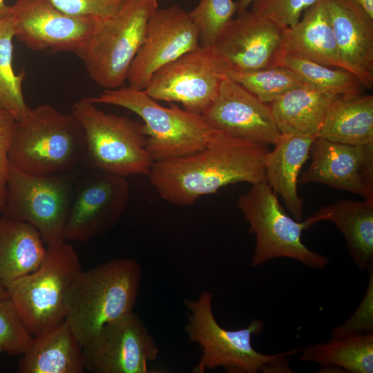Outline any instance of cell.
<instances>
[{"mask_svg": "<svg viewBox=\"0 0 373 373\" xmlns=\"http://www.w3.org/2000/svg\"><path fill=\"white\" fill-rule=\"evenodd\" d=\"M226 77L242 85L267 104H271L289 90L306 84L294 71L284 66L251 71L228 70Z\"/></svg>", "mask_w": 373, "mask_h": 373, "instance_id": "cell-30", "label": "cell"}, {"mask_svg": "<svg viewBox=\"0 0 373 373\" xmlns=\"http://www.w3.org/2000/svg\"><path fill=\"white\" fill-rule=\"evenodd\" d=\"M71 113L81 125L86 141L82 169L124 178L149 176L154 161L146 149L142 124L100 110L90 97L75 102Z\"/></svg>", "mask_w": 373, "mask_h": 373, "instance_id": "cell-6", "label": "cell"}, {"mask_svg": "<svg viewBox=\"0 0 373 373\" xmlns=\"http://www.w3.org/2000/svg\"><path fill=\"white\" fill-rule=\"evenodd\" d=\"M367 16L373 20V0H352Z\"/></svg>", "mask_w": 373, "mask_h": 373, "instance_id": "cell-37", "label": "cell"}, {"mask_svg": "<svg viewBox=\"0 0 373 373\" xmlns=\"http://www.w3.org/2000/svg\"><path fill=\"white\" fill-rule=\"evenodd\" d=\"M369 283L364 296L354 314L343 324L335 327L332 336L373 331V265L367 269Z\"/></svg>", "mask_w": 373, "mask_h": 373, "instance_id": "cell-34", "label": "cell"}, {"mask_svg": "<svg viewBox=\"0 0 373 373\" xmlns=\"http://www.w3.org/2000/svg\"><path fill=\"white\" fill-rule=\"evenodd\" d=\"M86 151L84 132L73 114L44 104L17 121L8 160L23 172L51 175L82 168Z\"/></svg>", "mask_w": 373, "mask_h": 373, "instance_id": "cell-3", "label": "cell"}, {"mask_svg": "<svg viewBox=\"0 0 373 373\" xmlns=\"http://www.w3.org/2000/svg\"><path fill=\"white\" fill-rule=\"evenodd\" d=\"M82 270L77 253L70 245L64 242L47 247L45 258L37 270L5 286L33 337L66 321V294Z\"/></svg>", "mask_w": 373, "mask_h": 373, "instance_id": "cell-7", "label": "cell"}, {"mask_svg": "<svg viewBox=\"0 0 373 373\" xmlns=\"http://www.w3.org/2000/svg\"><path fill=\"white\" fill-rule=\"evenodd\" d=\"M312 162L298 184L317 182L373 199V144L354 145L316 137Z\"/></svg>", "mask_w": 373, "mask_h": 373, "instance_id": "cell-18", "label": "cell"}, {"mask_svg": "<svg viewBox=\"0 0 373 373\" xmlns=\"http://www.w3.org/2000/svg\"><path fill=\"white\" fill-rule=\"evenodd\" d=\"M157 8L141 0H126L113 16L99 23L79 55L95 83L105 89L124 86L148 20Z\"/></svg>", "mask_w": 373, "mask_h": 373, "instance_id": "cell-9", "label": "cell"}, {"mask_svg": "<svg viewBox=\"0 0 373 373\" xmlns=\"http://www.w3.org/2000/svg\"><path fill=\"white\" fill-rule=\"evenodd\" d=\"M129 194L126 178L82 169L74 187L65 239L84 242L108 233L125 211Z\"/></svg>", "mask_w": 373, "mask_h": 373, "instance_id": "cell-12", "label": "cell"}, {"mask_svg": "<svg viewBox=\"0 0 373 373\" xmlns=\"http://www.w3.org/2000/svg\"><path fill=\"white\" fill-rule=\"evenodd\" d=\"M10 12V6L6 3L4 0H0V19L8 16Z\"/></svg>", "mask_w": 373, "mask_h": 373, "instance_id": "cell-39", "label": "cell"}, {"mask_svg": "<svg viewBox=\"0 0 373 373\" xmlns=\"http://www.w3.org/2000/svg\"><path fill=\"white\" fill-rule=\"evenodd\" d=\"M340 96L306 84L269 105L281 134L316 138L330 106Z\"/></svg>", "mask_w": 373, "mask_h": 373, "instance_id": "cell-22", "label": "cell"}, {"mask_svg": "<svg viewBox=\"0 0 373 373\" xmlns=\"http://www.w3.org/2000/svg\"><path fill=\"white\" fill-rule=\"evenodd\" d=\"M15 37L10 15L0 19V107L17 121L23 119L31 108L22 93L25 70L15 74L12 67V39Z\"/></svg>", "mask_w": 373, "mask_h": 373, "instance_id": "cell-28", "label": "cell"}, {"mask_svg": "<svg viewBox=\"0 0 373 373\" xmlns=\"http://www.w3.org/2000/svg\"><path fill=\"white\" fill-rule=\"evenodd\" d=\"M199 46L198 29L188 13L176 5L157 8L130 66L128 86L144 90L157 70Z\"/></svg>", "mask_w": 373, "mask_h": 373, "instance_id": "cell-15", "label": "cell"}, {"mask_svg": "<svg viewBox=\"0 0 373 373\" xmlns=\"http://www.w3.org/2000/svg\"><path fill=\"white\" fill-rule=\"evenodd\" d=\"M213 294L203 291L197 299H186L187 321L184 329L189 340L198 345L201 354L193 372L204 373L222 367L227 373L265 372L275 360L300 353L301 350L264 354L256 351L251 337L260 334L264 323L254 318L242 329H224L217 321L212 309Z\"/></svg>", "mask_w": 373, "mask_h": 373, "instance_id": "cell-4", "label": "cell"}, {"mask_svg": "<svg viewBox=\"0 0 373 373\" xmlns=\"http://www.w3.org/2000/svg\"><path fill=\"white\" fill-rule=\"evenodd\" d=\"M91 373H150L159 349L139 316L131 312L103 325L82 346Z\"/></svg>", "mask_w": 373, "mask_h": 373, "instance_id": "cell-14", "label": "cell"}, {"mask_svg": "<svg viewBox=\"0 0 373 373\" xmlns=\"http://www.w3.org/2000/svg\"><path fill=\"white\" fill-rule=\"evenodd\" d=\"M236 12L237 3L233 0H201L188 13L198 29L200 45L213 46Z\"/></svg>", "mask_w": 373, "mask_h": 373, "instance_id": "cell-31", "label": "cell"}, {"mask_svg": "<svg viewBox=\"0 0 373 373\" xmlns=\"http://www.w3.org/2000/svg\"><path fill=\"white\" fill-rule=\"evenodd\" d=\"M9 15L15 37L28 48L78 56L101 21L64 12L48 0H17Z\"/></svg>", "mask_w": 373, "mask_h": 373, "instance_id": "cell-13", "label": "cell"}, {"mask_svg": "<svg viewBox=\"0 0 373 373\" xmlns=\"http://www.w3.org/2000/svg\"><path fill=\"white\" fill-rule=\"evenodd\" d=\"M254 0H238L237 3V12L241 14L247 10L249 6L254 2Z\"/></svg>", "mask_w": 373, "mask_h": 373, "instance_id": "cell-38", "label": "cell"}, {"mask_svg": "<svg viewBox=\"0 0 373 373\" xmlns=\"http://www.w3.org/2000/svg\"><path fill=\"white\" fill-rule=\"evenodd\" d=\"M283 30L263 16L246 10L227 23L213 48L231 70L280 66L285 56Z\"/></svg>", "mask_w": 373, "mask_h": 373, "instance_id": "cell-16", "label": "cell"}, {"mask_svg": "<svg viewBox=\"0 0 373 373\" xmlns=\"http://www.w3.org/2000/svg\"><path fill=\"white\" fill-rule=\"evenodd\" d=\"M16 124L17 119L15 117L0 107V215L2 213L5 205L6 189L10 166L8 152Z\"/></svg>", "mask_w": 373, "mask_h": 373, "instance_id": "cell-36", "label": "cell"}, {"mask_svg": "<svg viewBox=\"0 0 373 373\" xmlns=\"http://www.w3.org/2000/svg\"><path fill=\"white\" fill-rule=\"evenodd\" d=\"M280 66L287 67L306 84L318 88L345 96L361 94L363 86L359 79L345 69L291 55H285Z\"/></svg>", "mask_w": 373, "mask_h": 373, "instance_id": "cell-29", "label": "cell"}, {"mask_svg": "<svg viewBox=\"0 0 373 373\" xmlns=\"http://www.w3.org/2000/svg\"><path fill=\"white\" fill-rule=\"evenodd\" d=\"M201 115L213 130L251 143L274 145L281 136L269 105L227 77Z\"/></svg>", "mask_w": 373, "mask_h": 373, "instance_id": "cell-17", "label": "cell"}, {"mask_svg": "<svg viewBox=\"0 0 373 373\" xmlns=\"http://www.w3.org/2000/svg\"><path fill=\"white\" fill-rule=\"evenodd\" d=\"M10 298L0 300V347L9 355H22L33 340Z\"/></svg>", "mask_w": 373, "mask_h": 373, "instance_id": "cell-32", "label": "cell"}, {"mask_svg": "<svg viewBox=\"0 0 373 373\" xmlns=\"http://www.w3.org/2000/svg\"><path fill=\"white\" fill-rule=\"evenodd\" d=\"M83 350L66 321L33 338L19 363L21 373H82Z\"/></svg>", "mask_w": 373, "mask_h": 373, "instance_id": "cell-24", "label": "cell"}, {"mask_svg": "<svg viewBox=\"0 0 373 373\" xmlns=\"http://www.w3.org/2000/svg\"><path fill=\"white\" fill-rule=\"evenodd\" d=\"M341 59L365 88L373 85V20L352 0H326Z\"/></svg>", "mask_w": 373, "mask_h": 373, "instance_id": "cell-19", "label": "cell"}, {"mask_svg": "<svg viewBox=\"0 0 373 373\" xmlns=\"http://www.w3.org/2000/svg\"><path fill=\"white\" fill-rule=\"evenodd\" d=\"M228 70L213 46L200 45L157 70L144 90L157 102L180 103L202 115L216 98Z\"/></svg>", "mask_w": 373, "mask_h": 373, "instance_id": "cell-11", "label": "cell"}, {"mask_svg": "<svg viewBox=\"0 0 373 373\" xmlns=\"http://www.w3.org/2000/svg\"><path fill=\"white\" fill-rule=\"evenodd\" d=\"M2 352H3V349L0 347V354H1Z\"/></svg>", "mask_w": 373, "mask_h": 373, "instance_id": "cell-42", "label": "cell"}, {"mask_svg": "<svg viewBox=\"0 0 373 373\" xmlns=\"http://www.w3.org/2000/svg\"><path fill=\"white\" fill-rule=\"evenodd\" d=\"M317 137L348 144H373V95L338 97Z\"/></svg>", "mask_w": 373, "mask_h": 373, "instance_id": "cell-27", "label": "cell"}, {"mask_svg": "<svg viewBox=\"0 0 373 373\" xmlns=\"http://www.w3.org/2000/svg\"><path fill=\"white\" fill-rule=\"evenodd\" d=\"M148 3L153 4L155 6H157V0H141Z\"/></svg>", "mask_w": 373, "mask_h": 373, "instance_id": "cell-41", "label": "cell"}, {"mask_svg": "<svg viewBox=\"0 0 373 373\" xmlns=\"http://www.w3.org/2000/svg\"><path fill=\"white\" fill-rule=\"evenodd\" d=\"M55 7L72 15L99 21L113 16L126 0H48Z\"/></svg>", "mask_w": 373, "mask_h": 373, "instance_id": "cell-35", "label": "cell"}, {"mask_svg": "<svg viewBox=\"0 0 373 373\" xmlns=\"http://www.w3.org/2000/svg\"><path fill=\"white\" fill-rule=\"evenodd\" d=\"M329 221L343 235L352 260L361 271L373 265V199L341 200L316 211L304 222L306 229Z\"/></svg>", "mask_w": 373, "mask_h": 373, "instance_id": "cell-21", "label": "cell"}, {"mask_svg": "<svg viewBox=\"0 0 373 373\" xmlns=\"http://www.w3.org/2000/svg\"><path fill=\"white\" fill-rule=\"evenodd\" d=\"M285 55L348 70L341 58L326 0H318L292 27L283 30Z\"/></svg>", "mask_w": 373, "mask_h": 373, "instance_id": "cell-20", "label": "cell"}, {"mask_svg": "<svg viewBox=\"0 0 373 373\" xmlns=\"http://www.w3.org/2000/svg\"><path fill=\"white\" fill-rule=\"evenodd\" d=\"M90 99L96 104L117 106L137 115L144 122L146 149L154 162L198 151L207 144L216 131L201 115L173 104L164 107L144 90L124 86L105 89L99 95Z\"/></svg>", "mask_w": 373, "mask_h": 373, "instance_id": "cell-5", "label": "cell"}, {"mask_svg": "<svg viewBox=\"0 0 373 373\" xmlns=\"http://www.w3.org/2000/svg\"><path fill=\"white\" fill-rule=\"evenodd\" d=\"M314 140L313 137L281 134L266 157V182L276 195L281 196L297 221H301L303 210L297 189L299 172L309 157Z\"/></svg>", "mask_w": 373, "mask_h": 373, "instance_id": "cell-23", "label": "cell"}, {"mask_svg": "<svg viewBox=\"0 0 373 373\" xmlns=\"http://www.w3.org/2000/svg\"><path fill=\"white\" fill-rule=\"evenodd\" d=\"M142 278L138 262L126 258L78 274L66 294V321L82 346L105 324L133 312Z\"/></svg>", "mask_w": 373, "mask_h": 373, "instance_id": "cell-2", "label": "cell"}, {"mask_svg": "<svg viewBox=\"0 0 373 373\" xmlns=\"http://www.w3.org/2000/svg\"><path fill=\"white\" fill-rule=\"evenodd\" d=\"M300 361L321 365V372H373V332L332 336L325 343L305 347Z\"/></svg>", "mask_w": 373, "mask_h": 373, "instance_id": "cell-26", "label": "cell"}, {"mask_svg": "<svg viewBox=\"0 0 373 373\" xmlns=\"http://www.w3.org/2000/svg\"><path fill=\"white\" fill-rule=\"evenodd\" d=\"M251 185L237 202L256 238L251 266L256 267L274 258L285 257L309 268H325L329 259L309 249L301 240L302 231L307 229L305 222L297 221L285 212L266 181Z\"/></svg>", "mask_w": 373, "mask_h": 373, "instance_id": "cell-10", "label": "cell"}, {"mask_svg": "<svg viewBox=\"0 0 373 373\" xmlns=\"http://www.w3.org/2000/svg\"><path fill=\"white\" fill-rule=\"evenodd\" d=\"M82 169L34 175L10 164L2 216L29 223L48 247L65 242L66 219Z\"/></svg>", "mask_w": 373, "mask_h": 373, "instance_id": "cell-8", "label": "cell"}, {"mask_svg": "<svg viewBox=\"0 0 373 373\" xmlns=\"http://www.w3.org/2000/svg\"><path fill=\"white\" fill-rule=\"evenodd\" d=\"M9 298L8 292L6 287L0 285V300Z\"/></svg>", "mask_w": 373, "mask_h": 373, "instance_id": "cell-40", "label": "cell"}, {"mask_svg": "<svg viewBox=\"0 0 373 373\" xmlns=\"http://www.w3.org/2000/svg\"><path fill=\"white\" fill-rule=\"evenodd\" d=\"M318 0H254L251 10L282 29L294 26L302 13Z\"/></svg>", "mask_w": 373, "mask_h": 373, "instance_id": "cell-33", "label": "cell"}, {"mask_svg": "<svg viewBox=\"0 0 373 373\" xmlns=\"http://www.w3.org/2000/svg\"><path fill=\"white\" fill-rule=\"evenodd\" d=\"M46 251L41 234L33 226L0 216L1 285L37 270Z\"/></svg>", "mask_w": 373, "mask_h": 373, "instance_id": "cell-25", "label": "cell"}, {"mask_svg": "<svg viewBox=\"0 0 373 373\" xmlns=\"http://www.w3.org/2000/svg\"><path fill=\"white\" fill-rule=\"evenodd\" d=\"M269 151L267 146L216 131L200 151L153 162L149 177L163 200L174 205L189 206L229 184L266 181Z\"/></svg>", "mask_w": 373, "mask_h": 373, "instance_id": "cell-1", "label": "cell"}]
</instances>
